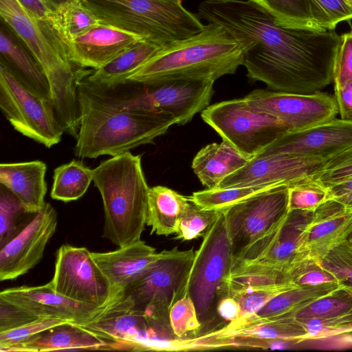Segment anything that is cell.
<instances>
[{
    "instance_id": "1",
    "label": "cell",
    "mask_w": 352,
    "mask_h": 352,
    "mask_svg": "<svg viewBox=\"0 0 352 352\" xmlns=\"http://www.w3.org/2000/svg\"><path fill=\"white\" fill-rule=\"evenodd\" d=\"M197 16L222 26L237 41L250 79L274 91L302 94L320 91L333 82L340 42L335 30L282 26L252 0H205Z\"/></svg>"
},
{
    "instance_id": "2",
    "label": "cell",
    "mask_w": 352,
    "mask_h": 352,
    "mask_svg": "<svg viewBox=\"0 0 352 352\" xmlns=\"http://www.w3.org/2000/svg\"><path fill=\"white\" fill-rule=\"evenodd\" d=\"M80 126L74 154L80 158L111 157L153 143L176 124L170 116L119 109L105 104L78 86Z\"/></svg>"
},
{
    "instance_id": "3",
    "label": "cell",
    "mask_w": 352,
    "mask_h": 352,
    "mask_svg": "<svg viewBox=\"0 0 352 352\" xmlns=\"http://www.w3.org/2000/svg\"><path fill=\"white\" fill-rule=\"evenodd\" d=\"M243 64L237 41L224 28L210 22L200 32L164 46L128 80L145 84L175 79L215 81L234 74Z\"/></svg>"
},
{
    "instance_id": "4",
    "label": "cell",
    "mask_w": 352,
    "mask_h": 352,
    "mask_svg": "<svg viewBox=\"0 0 352 352\" xmlns=\"http://www.w3.org/2000/svg\"><path fill=\"white\" fill-rule=\"evenodd\" d=\"M0 15L40 65L50 85L56 116L65 132L76 138L80 126L78 69L66 57L47 24L17 0H0Z\"/></svg>"
},
{
    "instance_id": "5",
    "label": "cell",
    "mask_w": 352,
    "mask_h": 352,
    "mask_svg": "<svg viewBox=\"0 0 352 352\" xmlns=\"http://www.w3.org/2000/svg\"><path fill=\"white\" fill-rule=\"evenodd\" d=\"M93 182L102 200V236L119 248L140 241L150 188L141 156L128 151L101 162L93 169Z\"/></svg>"
},
{
    "instance_id": "6",
    "label": "cell",
    "mask_w": 352,
    "mask_h": 352,
    "mask_svg": "<svg viewBox=\"0 0 352 352\" xmlns=\"http://www.w3.org/2000/svg\"><path fill=\"white\" fill-rule=\"evenodd\" d=\"M214 82L207 79H175L145 84L128 80L103 87L92 85L82 77L78 86L109 105L169 115L175 120L176 124L183 125L209 106Z\"/></svg>"
},
{
    "instance_id": "7",
    "label": "cell",
    "mask_w": 352,
    "mask_h": 352,
    "mask_svg": "<svg viewBox=\"0 0 352 352\" xmlns=\"http://www.w3.org/2000/svg\"><path fill=\"white\" fill-rule=\"evenodd\" d=\"M103 24L142 36L160 46L202 31L199 17L181 0H80Z\"/></svg>"
},
{
    "instance_id": "8",
    "label": "cell",
    "mask_w": 352,
    "mask_h": 352,
    "mask_svg": "<svg viewBox=\"0 0 352 352\" xmlns=\"http://www.w3.org/2000/svg\"><path fill=\"white\" fill-rule=\"evenodd\" d=\"M232 264L230 240L224 210H221L203 236L199 249L195 252L186 287V293L195 306L201 325L196 337L223 327L217 309L219 300L226 296L227 282Z\"/></svg>"
},
{
    "instance_id": "9",
    "label": "cell",
    "mask_w": 352,
    "mask_h": 352,
    "mask_svg": "<svg viewBox=\"0 0 352 352\" xmlns=\"http://www.w3.org/2000/svg\"><path fill=\"white\" fill-rule=\"evenodd\" d=\"M80 326L106 340L111 351L181 350L183 339L171 327L146 316L119 292L104 309Z\"/></svg>"
},
{
    "instance_id": "10",
    "label": "cell",
    "mask_w": 352,
    "mask_h": 352,
    "mask_svg": "<svg viewBox=\"0 0 352 352\" xmlns=\"http://www.w3.org/2000/svg\"><path fill=\"white\" fill-rule=\"evenodd\" d=\"M192 249L177 247L159 252L154 263L120 293L146 316L170 326L172 306L186 293L192 265Z\"/></svg>"
},
{
    "instance_id": "11",
    "label": "cell",
    "mask_w": 352,
    "mask_h": 352,
    "mask_svg": "<svg viewBox=\"0 0 352 352\" xmlns=\"http://www.w3.org/2000/svg\"><path fill=\"white\" fill-rule=\"evenodd\" d=\"M201 116L223 140L248 159L290 131L276 117L251 108L244 98L209 105Z\"/></svg>"
},
{
    "instance_id": "12",
    "label": "cell",
    "mask_w": 352,
    "mask_h": 352,
    "mask_svg": "<svg viewBox=\"0 0 352 352\" xmlns=\"http://www.w3.org/2000/svg\"><path fill=\"white\" fill-rule=\"evenodd\" d=\"M0 109L23 135L47 148L60 142L65 131L52 100L30 90L1 62Z\"/></svg>"
},
{
    "instance_id": "13",
    "label": "cell",
    "mask_w": 352,
    "mask_h": 352,
    "mask_svg": "<svg viewBox=\"0 0 352 352\" xmlns=\"http://www.w3.org/2000/svg\"><path fill=\"white\" fill-rule=\"evenodd\" d=\"M288 199L289 186L283 185L223 209L233 261L278 227L289 212Z\"/></svg>"
},
{
    "instance_id": "14",
    "label": "cell",
    "mask_w": 352,
    "mask_h": 352,
    "mask_svg": "<svg viewBox=\"0 0 352 352\" xmlns=\"http://www.w3.org/2000/svg\"><path fill=\"white\" fill-rule=\"evenodd\" d=\"M49 283L69 299L97 307L106 306L116 296L91 252L83 247L63 245L58 249Z\"/></svg>"
},
{
    "instance_id": "15",
    "label": "cell",
    "mask_w": 352,
    "mask_h": 352,
    "mask_svg": "<svg viewBox=\"0 0 352 352\" xmlns=\"http://www.w3.org/2000/svg\"><path fill=\"white\" fill-rule=\"evenodd\" d=\"M244 98L251 108L276 117L290 131L330 120L338 113L335 97L320 91L302 94L256 89Z\"/></svg>"
},
{
    "instance_id": "16",
    "label": "cell",
    "mask_w": 352,
    "mask_h": 352,
    "mask_svg": "<svg viewBox=\"0 0 352 352\" xmlns=\"http://www.w3.org/2000/svg\"><path fill=\"white\" fill-rule=\"evenodd\" d=\"M311 213L298 210L289 211L276 229L233 261L232 268L255 265L277 270L288 276L294 265L305 258L300 252L301 236Z\"/></svg>"
},
{
    "instance_id": "17",
    "label": "cell",
    "mask_w": 352,
    "mask_h": 352,
    "mask_svg": "<svg viewBox=\"0 0 352 352\" xmlns=\"http://www.w3.org/2000/svg\"><path fill=\"white\" fill-rule=\"evenodd\" d=\"M327 160L288 154L256 155L216 188L292 186L310 178Z\"/></svg>"
},
{
    "instance_id": "18",
    "label": "cell",
    "mask_w": 352,
    "mask_h": 352,
    "mask_svg": "<svg viewBox=\"0 0 352 352\" xmlns=\"http://www.w3.org/2000/svg\"><path fill=\"white\" fill-rule=\"evenodd\" d=\"M351 146L352 122L335 118L288 131L257 155L288 154L327 160Z\"/></svg>"
},
{
    "instance_id": "19",
    "label": "cell",
    "mask_w": 352,
    "mask_h": 352,
    "mask_svg": "<svg viewBox=\"0 0 352 352\" xmlns=\"http://www.w3.org/2000/svg\"><path fill=\"white\" fill-rule=\"evenodd\" d=\"M57 213L46 203L28 226L0 250V280H13L36 266L56 232Z\"/></svg>"
},
{
    "instance_id": "20",
    "label": "cell",
    "mask_w": 352,
    "mask_h": 352,
    "mask_svg": "<svg viewBox=\"0 0 352 352\" xmlns=\"http://www.w3.org/2000/svg\"><path fill=\"white\" fill-rule=\"evenodd\" d=\"M144 40L141 36L100 23L65 43L62 48L74 65L95 69Z\"/></svg>"
},
{
    "instance_id": "21",
    "label": "cell",
    "mask_w": 352,
    "mask_h": 352,
    "mask_svg": "<svg viewBox=\"0 0 352 352\" xmlns=\"http://www.w3.org/2000/svg\"><path fill=\"white\" fill-rule=\"evenodd\" d=\"M0 298L15 304L38 318H56L81 325L100 314L106 306L81 303L57 293L48 283L40 286L6 289Z\"/></svg>"
},
{
    "instance_id": "22",
    "label": "cell",
    "mask_w": 352,
    "mask_h": 352,
    "mask_svg": "<svg viewBox=\"0 0 352 352\" xmlns=\"http://www.w3.org/2000/svg\"><path fill=\"white\" fill-rule=\"evenodd\" d=\"M352 232V208L328 199L312 212L302 233L300 252L318 261L347 240Z\"/></svg>"
},
{
    "instance_id": "23",
    "label": "cell",
    "mask_w": 352,
    "mask_h": 352,
    "mask_svg": "<svg viewBox=\"0 0 352 352\" xmlns=\"http://www.w3.org/2000/svg\"><path fill=\"white\" fill-rule=\"evenodd\" d=\"M91 254L116 295L147 270L159 253L140 239L114 251Z\"/></svg>"
},
{
    "instance_id": "24",
    "label": "cell",
    "mask_w": 352,
    "mask_h": 352,
    "mask_svg": "<svg viewBox=\"0 0 352 352\" xmlns=\"http://www.w3.org/2000/svg\"><path fill=\"white\" fill-rule=\"evenodd\" d=\"M110 350L109 344L91 331L74 322L59 324L31 338L10 345L1 351L47 352L65 351Z\"/></svg>"
},
{
    "instance_id": "25",
    "label": "cell",
    "mask_w": 352,
    "mask_h": 352,
    "mask_svg": "<svg viewBox=\"0 0 352 352\" xmlns=\"http://www.w3.org/2000/svg\"><path fill=\"white\" fill-rule=\"evenodd\" d=\"M46 164L40 160L1 163L0 184L29 211L37 213L45 205Z\"/></svg>"
},
{
    "instance_id": "26",
    "label": "cell",
    "mask_w": 352,
    "mask_h": 352,
    "mask_svg": "<svg viewBox=\"0 0 352 352\" xmlns=\"http://www.w3.org/2000/svg\"><path fill=\"white\" fill-rule=\"evenodd\" d=\"M340 285L329 283L315 286H296L274 296L253 315L240 318L226 325L234 327L279 319L303 308Z\"/></svg>"
},
{
    "instance_id": "27",
    "label": "cell",
    "mask_w": 352,
    "mask_h": 352,
    "mask_svg": "<svg viewBox=\"0 0 352 352\" xmlns=\"http://www.w3.org/2000/svg\"><path fill=\"white\" fill-rule=\"evenodd\" d=\"M0 62L26 87L41 96L51 99L50 85L40 65L28 49L3 28L0 30Z\"/></svg>"
},
{
    "instance_id": "28",
    "label": "cell",
    "mask_w": 352,
    "mask_h": 352,
    "mask_svg": "<svg viewBox=\"0 0 352 352\" xmlns=\"http://www.w3.org/2000/svg\"><path fill=\"white\" fill-rule=\"evenodd\" d=\"M163 47L144 40L100 68L82 69V76L89 83L99 87H109L124 83Z\"/></svg>"
},
{
    "instance_id": "29",
    "label": "cell",
    "mask_w": 352,
    "mask_h": 352,
    "mask_svg": "<svg viewBox=\"0 0 352 352\" xmlns=\"http://www.w3.org/2000/svg\"><path fill=\"white\" fill-rule=\"evenodd\" d=\"M249 160L223 140L221 143L204 146L194 157L192 168L203 186L210 189L216 188Z\"/></svg>"
},
{
    "instance_id": "30",
    "label": "cell",
    "mask_w": 352,
    "mask_h": 352,
    "mask_svg": "<svg viewBox=\"0 0 352 352\" xmlns=\"http://www.w3.org/2000/svg\"><path fill=\"white\" fill-rule=\"evenodd\" d=\"M190 204V197L168 187L150 188L146 224L151 227V234L164 236L175 234Z\"/></svg>"
},
{
    "instance_id": "31",
    "label": "cell",
    "mask_w": 352,
    "mask_h": 352,
    "mask_svg": "<svg viewBox=\"0 0 352 352\" xmlns=\"http://www.w3.org/2000/svg\"><path fill=\"white\" fill-rule=\"evenodd\" d=\"M100 23L98 17L80 0H70L58 7L46 24L62 47Z\"/></svg>"
},
{
    "instance_id": "32",
    "label": "cell",
    "mask_w": 352,
    "mask_h": 352,
    "mask_svg": "<svg viewBox=\"0 0 352 352\" xmlns=\"http://www.w3.org/2000/svg\"><path fill=\"white\" fill-rule=\"evenodd\" d=\"M93 182V169L81 161L73 160L54 170L51 197L69 202L82 197Z\"/></svg>"
},
{
    "instance_id": "33",
    "label": "cell",
    "mask_w": 352,
    "mask_h": 352,
    "mask_svg": "<svg viewBox=\"0 0 352 352\" xmlns=\"http://www.w3.org/2000/svg\"><path fill=\"white\" fill-rule=\"evenodd\" d=\"M351 307L352 287L340 285L303 308L277 320L330 319L344 314Z\"/></svg>"
},
{
    "instance_id": "34",
    "label": "cell",
    "mask_w": 352,
    "mask_h": 352,
    "mask_svg": "<svg viewBox=\"0 0 352 352\" xmlns=\"http://www.w3.org/2000/svg\"><path fill=\"white\" fill-rule=\"evenodd\" d=\"M36 214L27 210L10 190L1 185L0 249L21 233Z\"/></svg>"
},
{
    "instance_id": "35",
    "label": "cell",
    "mask_w": 352,
    "mask_h": 352,
    "mask_svg": "<svg viewBox=\"0 0 352 352\" xmlns=\"http://www.w3.org/2000/svg\"><path fill=\"white\" fill-rule=\"evenodd\" d=\"M285 27L322 30L311 14L307 0H252Z\"/></svg>"
},
{
    "instance_id": "36",
    "label": "cell",
    "mask_w": 352,
    "mask_h": 352,
    "mask_svg": "<svg viewBox=\"0 0 352 352\" xmlns=\"http://www.w3.org/2000/svg\"><path fill=\"white\" fill-rule=\"evenodd\" d=\"M274 187L276 186L261 185L207 188L193 192L190 197L203 209L220 210Z\"/></svg>"
},
{
    "instance_id": "37",
    "label": "cell",
    "mask_w": 352,
    "mask_h": 352,
    "mask_svg": "<svg viewBox=\"0 0 352 352\" xmlns=\"http://www.w3.org/2000/svg\"><path fill=\"white\" fill-rule=\"evenodd\" d=\"M312 18L323 30H335L337 25L352 19V0H307Z\"/></svg>"
},
{
    "instance_id": "38",
    "label": "cell",
    "mask_w": 352,
    "mask_h": 352,
    "mask_svg": "<svg viewBox=\"0 0 352 352\" xmlns=\"http://www.w3.org/2000/svg\"><path fill=\"white\" fill-rule=\"evenodd\" d=\"M328 199V189L311 178L289 186V211L313 212Z\"/></svg>"
},
{
    "instance_id": "39",
    "label": "cell",
    "mask_w": 352,
    "mask_h": 352,
    "mask_svg": "<svg viewBox=\"0 0 352 352\" xmlns=\"http://www.w3.org/2000/svg\"><path fill=\"white\" fill-rule=\"evenodd\" d=\"M221 210L203 209L190 199V206L179 222L175 238L188 241L203 236Z\"/></svg>"
},
{
    "instance_id": "40",
    "label": "cell",
    "mask_w": 352,
    "mask_h": 352,
    "mask_svg": "<svg viewBox=\"0 0 352 352\" xmlns=\"http://www.w3.org/2000/svg\"><path fill=\"white\" fill-rule=\"evenodd\" d=\"M328 188L352 178V146L327 160L311 177Z\"/></svg>"
},
{
    "instance_id": "41",
    "label": "cell",
    "mask_w": 352,
    "mask_h": 352,
    "mask_svg": "<svg viewBox=\"0 0 352 352\" xmlns=\"http://www.w3.org/2000/svg\"><path fill=\"white\" fill-rule=\"evenodd\" d=\"M169 320L174 334L179 338L184 339L189 334L195 338L199 333L201 325L195 306L187 294L172 306Z\"/></svg>"
},
{
    "instance_id": "42",
    "label": "cell",
    "mask_w": 352,
    "mask_h": 352,
    "mask_svg": "<svg viewBox=\"0 0 352 352\" xmlns=\"http://www.w3.org/2000/svg\"><path fill=\"white\" fill-rule=\"evenodd\" d=\"M292 321L300 324L306 329L307 336L304 341L324 339L352 331V307L344 314L330 319Z\"/></svg>"
},
{
    "instance_id": "43",
    "label": "cell",
    "mask_w": 352,
    "mask_h": 352,
    "mask_svg": "<svg viewBox=\"0 0 352 352\" xmlns=\"http://www.w3.org/2000/svg\"><path fill=\"white\" fill-rule=\"evenodd\" d=\"M290 281L297 286H315L329 283H338L336 277L322 267L320 261L305 257L297 263L289 272Z\"/></svg>"
},
{
    "instance_id": "44",
    "label": "cell",
    "mask_w": 352,
    "mask_h": 352,
    "mask_svg": "<svg viewBox=\"0 0 352 352\" xmlns=\"http://www.w3.org/2000/svg\"><path fill=\"white\" fill-rule=\"evenodd\" d=\"M338 282L352 287V243L347 240L330 250L320 261Z\"/></svg>"
},
{
    "instance_id": "45",
    "label": "cell",
    "mask_w": 352,
    "mask_h": 352,
    "mask_svg": "<svg viewBox=\"0 0 352 352\" xmlns=\"http://www.w3.org/2000/svg\"><path fill=\"white\" fill-rule=\"evenodd\" d=\"M296 286L291 283L274 288L247 289L230 292L227 296L232 297L239 304L241 309L240 318H246L256 313L276 295Z\"/></svg>"
},
{
    "instance_id": "46",
    "label": "cell",
    "mask_w": 352,
    "mask_h": 352,
    "mask_svg": "<svg viewBox=\"0 0 352 352\" xmlns=\"http://www.w3.org/2000/svg\"><path fill=\"white\" fill-rule=\"evenodd\" d=\"M66 322H70L56 318H39L24 326L0 333V349L25 342L43 331Z\"/></svg>"
},
{
    "instance_id": "47",
    "label": "cell",
    "mask_w": 352,
    "mask_h": 352,
    "mask_svg": "<svg viewBox=\"0 0 352 352\" xmlns=\"http://www.w3.org/2000/svg\"><path fill=\"white\" fill-rule=\"evenodd\" d=\"M352 80V30L340 35L333 65L334 87Z\"/></svg>"
},
{
    "instance_id": "48",
    "label": "cell",
    "mask_w": 352,
    "mask_h": 352,
    "mask_svg": "<svg viewBox=\"0 0 352 352\" xmlns=\"http://www.w3.org/2000/svg\"><path fill=\"white\" fill-rule=\"evenodd\" d=\"M38 318L30 311L0 298V333L24 326Z\"/></svg>"
},
{
    "instance_id": "49",
    "label": "cell",
    "mask_w": 352,
    "mask_h": 352,
    "mask_svg": "<svg viewBox=\"0 0 352 352\" xmlns=\"http://www.w3.org/2000/svg\"><path fill=\"white\" fill-rule=\"evenodd\" d=\"M334 91L340 119L352 122V80L335 87Z\"/></svg>"
},
{
    "instance_id": "50",
    "label": "cell",
    "mask_w": 352,
    "mask_h": 352,
    "mask_svg": "<svg viewBox=\"0 0 352 352\" xmlns=\"http://www.w3.org/2000/svg\"><path fill=\"white\" fill-rule=\"evenodd\" d=\"M19 3L36 19L47 23L56 9L47 0H17Z\"/></svg>"
},
{
    "instance_id": "51",
    "label": "cell",
    "mask_w": 352,
    "mask_h": 352,
    "mask_svg": "<svg viewBox=\"0 0 352 352\" xmlns=\"http://www.w3.org/2000/svg\"><path fill=\"white\" fill-rule=\"evenodd\" d=\"M217 311L223 323L235 321L241 316L239 304L234 298L227 295L219 300Z\"/></svg>"
},
{
    "instance_id": "52",
    "label": "cell",
    "mask_w": 352,
    "mask_h": 352,
    "mask_svg": "<svg viewBox=\"0 0 352 352\" xmlns=\"http://www.w3.org/2000/svg\"><path fill=\"white\" fill-rule=\"evenodd\" d=\"M303 342H311L315 346L325 349H350L352 348V331L324 339L306 340Z\"/></svg>"
},
{
    "instance_id": "53",
    "label": "cell",
    "mask_w": 352,
    "mask_h": 352,
    "mask_svg": "<svg viewBox=\"0 0 352 352\" xmlns=\"http://www.w3.org/2000/svg\"><path fill=\"white\" fill-rule=\"evenodd\" d=\"M329 199L352 208V178L327 188Z\"/></svg>"
},
{
    "instance_id": "54",
    "label": "cell",
    "mask_w": 352,
    "mask_h": 352,
    "mask_svg": "<svg viewBox=\"0 0 352 352\" xmlns=\"http://www.w3.org/2000/svg\"><path fill=\"white\" fill-rule=\"evenodd\" d=\"M48 2H50L52 6H54L55 8H58L60 6L69 1L70 0H47Z\"/></svg>"
},
{
    "instance_id": "55",
    "label": "cell",
    "mask_w": 352,
    "mask_h": 352,
    "mask_svg": "<svg viewBox=\"0 0 352 352\" xmlns=\"http://www.w3.org/2000/svg\"><path fill=\"white\" fill-rule=\"evenodd\" d=\"M347 241H348L349 243H352V232H351V234H349V237H348V239H347Z\"/></svg>"
}]
</instances>
